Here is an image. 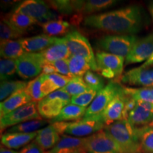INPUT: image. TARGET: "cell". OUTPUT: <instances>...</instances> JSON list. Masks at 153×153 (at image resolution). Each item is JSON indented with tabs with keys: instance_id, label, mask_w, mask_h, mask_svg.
Returning <instances> with one entry per match:
<instances>
[{
	"instance_id": "6da1fadb",
	"label": "cell",
	"mask_w": 153,
	"mask_h": 153,
	"mask_svg": "<svg viewBox=\"0 0 153 153\" xmlns=\"http://www.w3.org/2000/svg\"><path fill=\"white\" fill-rule=\"evenodd\" d=\"M84 24L118 35H135L144 27V14L140 6H128L108 12L89 15L85 18Z\"/></svg>"
},
{
	"instance_id": "7a4b0ae2",
	"label": "cell",
	"mask_w": 153,
	"mask_h": 153,
	"mask_svg": "<svg viewBox=\"0 0 153 153\" xmlns=\"http://www.w3.org/2000/svg\"><path fill=\"white\" fill-rule=\"evenodd\" d=\"M117 143L123 153H141L137 128L128 119H123L107 126L104 128Z\"/></svg>"
},
{
	"instance_id": "3957f363",
	"label": "cell",
	"mask_w": 153,
	"mask_h": 153,
	"mask_svg": "<svg viewBox=\"0 0 153 153\" xmlns=\"http://www.w3.org/2000/svg\"><path fill=\"white\" fill-rule=\"evenodd\" d=\"M139 38L135 35H106L97 41L102 51L123 57H127Z\"/></svg>"
},
{
	"instance_id": "277c9868",
	"label": "cell",
	"mask_w": 153,
	"mask_h": 153,
	"mask_svg": "<svg viewBox=\"0 0 153 153\" xmlns=\"http://www.w3.org/2000/svg\"><path fill=\"white\" fill-rule=\"evenodd\" d=\"M71 55L83 57L94 71L98 72L96 56L89 40L78 30H72L64 37Z\"/></svg>"
},
{
	"instance_id": "5b68a950",
	"label": "cell",
	"mask_w": 153,
	"mask_h": 153,
	"mask_svg": "<svg viewBox=\"0 0 153 153\" xmlns=\"http://www.w3.org/2000/svg\"><path fill=\"white\" fill-rule=\"evenodd\" d=\"M72 97L62 89L55 91L38 102L37 108L42 118L51 119L57 117L65 106L71 103Z\"/></svg>"
},
{
	"instance_id": "8992f818",
	"label": "cell",
	"mask_w": 153,
	"mask_h": 153,
	"mask_svg": "<svg viewBox=\"0 0 153 153\" xmlns=\"http://www.w3.org/2000/svg\"><path fill=\"white\" fill-rule=\"evenodd\" d=\"M12 11L31 17L40 25L55 20L58 15L51 9L48 3L39 0H26L19 3Z\"/></svg>"
},
{
	"instance_id": "52a82bcc",
	"label": "cell",
	"mask_w": 153,
	"mask_h": 153,
	"mask_svg": "<svg viewBox=\"0 0 153 153\" xmlns=\"http://www.w3.org/2000/svg\"><path fill=\"white\" fill-rule=\"evenodd\" d=\"M123 89V86L117 81H111L99 91L97 95L87 108L84 118H93L101 116L111 101Z\"/></svg>"
},
{
	"instance_id": "ba28073f",
	"label": "cell",
	"mask_w": 153,
	"mask_h": 153,
	"mask_svg": "<svg viewBox=\"0 0 153 153\" xmlns=\"http://www.w3.org/2000/svg\"><path fill=\"white\" fill-rule=\"evenodd\" d=\"M96 60L98 66V72L103 77L111 79L120 78L123 71L126 58L111 53L99 51L96 53Z\"/></svg>"
},
{
	"instance_id": "9c48e42d",
	"label": "cell",
	"mask_w": 153,
	"mask_h": 153,
	"mask_svg": "<svg viewBox=\"0 0 153 153\" xmlns=\"http://www.w3.org/2000/svg\"><path fill=\"white\" fill-rule=\"evenodd\" d=\"M37 104L36 102L31 101L1 117L0 118L1 132L7 128H11L29 120H43L38 113Z\"/></svg>"
},
{
	"instance_id": "30bf717a",
	"label": "cell",
	"mask_w": 153,
	"mask_h": 153,
	"mask_svg": "<svg viewBox=\"0 0 153 153\" xmlns=\"http://www.w3.org/2000/svg\"><path fill=\"white\" fill-rule=\"evenodd\" d=\"M86 153H123L117 143L104 129L87 137Z\"/></svg>"
},
{
	"instance_id": "8fae6325",
	"label": "cell",
	"mask_w": 153,
	"mask_h": 153,
	"mask_svg": "<svg viewBox=\"0 0 153 153\" xmlns=\"http://www.w3.org/2000/svg\"><path fill=\"white\" fill-rule=\"evenodd\" d=\"M16 62L17 74L26 79L39 76L45 61L41 53H25L16 59Z\"/></svg>"
},
{
	"instance_id": "7c38bea8",
	"label": "cell",
	"mask_w": 153,
	"mask_h": 153,
	"mask_svg": "<svg viewBox=\"0 0 153 153\" xmlns=\"http://www.w3.org/2000/svg\"><path fill=\"white\" fill-rule=\"evenodd\" d=\"M104 121L102 115L93 118H83L77 121L69 123L65 131L66 135L77 137H84L89 135H93L104 129Z\"/></svg>"
},
{
	"instance_id": "4fadbf2b",
	"label": "cell",
	"mask_w": 153,
	"mask_h": 153,
	"mask_svg": "<svg viewBox=\"0 0 153 153\" xmlns=\"http://www.w3.org/2000/svg\"><path fill=\"white\" fill-rule=\"evenodd\" d=\"M153 53V33L139 38L126 57V65L135 64L147 60Z\"/></svg>"
},
{
	"instance_id": "5bb4252c",
	"label": "cell",
	"mask_w": 153,
	"mask_h": 153,
	"mask_svg": "<svg viewBox=\"0 0 153 153\" xmlns=\"http://www.w3.org/2000/svg\"><path fill=\"white\" fill-rule=\"evenodd\" d=\"M128 99L129 97L124 92L123 87V89L113 99L103 112L102 118L105 126H109L115 122L123 119V111Z\"/></svg>"
},
{
	"instance_id": "9a60e30c",
	"label": "cell",
	"mask_w": 153,
	"mask_h": 153,
	"mask_svg": "<svg viewBox=\"0 0 153 153\" xmlns=\"http://www.w3.org/2000/svg\"><path fill=\"white\" fill-rule=\"evenodd\" d=\"M128 120L134 128H140L153 121V103L137 101L135 108L130 112Z\"/></svg>"
},
{
	"instance_id": "2e32d148",
	"label": "cell",
	"mask_w": 153,
	"mask_h": 153,
	"mask_svg": "<svg viewBox=\"0 0 153 153\" xmlns=\"http://www.w3.org/2000/svg\"><path fill=\"white\" fill-rule=\"evenodd\" d=\"M120 79L132 86L153 87V69H143L140 67L133 68L124 73Z\"/></svg>"
},
{
	"instance_id": "e0dca14e",
	"label": "cell",
	"mask_w": 153,
	"mask_h": 153,
	"mask_svg": "<svg viewBox=\"0 0 153 153\" xmlns=\"http://www.w3.org/2000/svg\"><path fill=\"white\" fill-rule=\"evenodd\" d=\"M87 137H77L62 135L57 144L47 153H86L85 143Z\"/></svg>"
},
{
	"instance_id": "ac0fdd59",
	"label": "cell",
	"mask_w": 153,
	"mask_h": 153,
	"mask_svg": "<svg viewBox=\"0 0 153 153\" xmlns=\"http://www.w3.org/2000/svg\"><path fill=\"white\" fill-rule=\"evenodd\" d=\"M37 136L34 140L44 150L53 149L60 141L62 133L57 122L50 123L46 127L37 131Z\"/></svg>"
},
{
	"instance_id": "d6986e66",
	"label": "cell",
	"mask_w": 153,
	"mask_h": 153,
	"mask_svg": "<svg viewBox=\"0 0 153 153\" xmlns=\"http://www.w3.org/2000/svg\"><path fill=\"white\" fill-rule=\"evenodd\" d=\"M41 54L46 62L65 60L71 56L64 38H55L54 43L45 51L41 52Z\"/></svg>"
},
{
	"instance_id": "ffe728a7",
	"label": "cell",
	"mask_w": 153,
	"mask_h": 153,
	"mask_svg": "<svg viewBox=\"0 0 153 153\" xmlns=\"http://www.w3.org/2000/svg\"><path fill=\"white\" fill-rule=\"evenodd\" d=\"M19 40L25 52L41 53L54 43L55 38L46 34H41L30 38H22Z\"/></svg>"
},
{
	"instance_id": "44dd1931",
	"label": "cell",
	"mask_w": 153,
	"mask_h": 153,
	"mask_svg": "<svg viewBox=\"0 0 153 153\" xmlns=\"http://www.w3.org/2000/svg\"><path fill=\"white\" fill-rule=\"evenodd\" d=\"M2 22L23 35H25L30 28L38 24L35 19L31 17L14 11H11L3 16Z\"/></svg>"
},
{
	"instance_id": "7402d4cb",
	"label": "cell",
	"mask_w": 153,
	"mask_h": 153,
	"mask_svg": "<svg viewBox=\"0 0 153 153\" xmlns=\"http://www.w3.org/2000/svg\"><path fill=\"white\" fill-rule=\"evenodd\" d=\"M37 132L31 133H4L1 135V145L11 150H16L31 143L37 136Z\"/></svg>"
},
{
	"instance_id": "603a6c76",
	"label": "cell",
	"mask_w": 153,
	"mask_h": 153,
	"mask_svg": "<svg viewBox=\"0 0 153 153\" xmlns=\"http://www.w3.org/2000/svg\"><path fill=\"white\" fill-rule=\"evenodd\" d=\"M31 101V99L25 90L19 91L14 94L6 100L1 101L0 104V116H1L0 118Z\"/></svg>"
},
{
	"instance_id": "cb8c5ba5",
	"label": "cell",
	"mask_w": 153,
	"mask_h": 153,
	"mask_svg": "<svg viewBox=\"0 0 153 153\" xmlns=\"http://www.w3.org/2000/svg\"><path fill=\"white\" fill-rule=\"evenodd\" d=\"M87 111L85 107L70 104L62 108L60 114L50 121V123L55 122L77 121L84 118Z\"/></svg>"
},
{
	"instance_id": "d4e9b609",
	"label": "cell",
	"mask_w": 153,
	"mask_h": 153,
	"mask_svg": "<svg viewBox=\"0 0 153 153\" xmlns=\"http://www.w3.org/2000/svg\"><path fill=\"white\" fill-rule=\"evenodd\" d=\"M48 4L51 9L58 11L62 15H71L73 14H81L84 1H68V0H57L50 1Z\"/></svg>"
},
{
	"instance_id": "484cf974",
	"label": "cell",
	"mask_w": 153,
	"mask_h": 153,
	"mask_svg": "<svg viewBox=\"0 0 153 153\" xmlns=\"http://www.w3.org/2000/svg\"><path fill=\"white\" fill-rule=\"evenodd\" d=\"M43 32L50 36H58L67 35L70 33L71 25L66 21L55 19L41 24Z\"/></svg>"
},
{
	"instance_id": "4316f807",
	"label": "cell",
	"mask_w": 153,
	"mask_h": 153,
	"mask_svg": "<svg viewBox=\"0 0 153 153\" xmlns=\"http://www.w3.org/2000/svg\"><path fill=\"white\" fill-rule=\"evenodd\" d=\"M24 50L19 40H11L1 43L0 54L3 59L16 60L24 54Z\"/></svg>"
},
{
	"instance_id": "83f0119b",
	"label": "cell",
	"mask_w": 153,
	"mask_h": 153,
	"mask_svg": "<svg viewBox=\"0 0 153 153\" xmlns=\"http://www.w3.org/2000/svg\"><path fill=\"white\" fill-rule=\"evenodd\" d=\"M136 128L141 153H153V121L148 125Z\"/></svg>"
},
{
	"instance_id": "f1b7e54d",
	"label": "cell",
	"mask_w": 153,
	"mask_h": 153,
	"mask_svg": "<svg viewBox=\"0 0 153 153\" xmlns=\"http://www.w3.org/2000/svg\"><path fill=\"white\" fill-rule=\"evenodd\" d=\"M68 60L69 70L72 77H83L90 70V65L83 57L71 55Z\"/></svg>"
},
{
	"instance_id": "f546056e",
	"label": "cell",
	"mask_w": 153,
	"mask_h": 153,
	"mask_svg": "<svg viewBox=\"0 0 153 153\" xmlns=\"http://www.w3.org/2000/svg\"><path fill=\"white\" fill-rule=\"evenodd\" d=\"M28 82L20 80H7L1 82L0 100L4 101L19 91L25 90Z\"/></svg>"
},
{
	"instance_id": "4dcf8cb0",
	"label": "cell",
	"mask_w": 153,
	"mask_h": 153,
	"mask_svg": "<svg viewBox=\"0 0 153 153\" xmlns=\"http://www.w3.org/2000/svg\"><path fill=\"white\" fill-rule=\"evenodd\" d=\"M50 122L45 120H32L9 128L6 131L8 133H31L37 132Z\"/></svg>"
},
{
	"instance_id": "1f68e13d",
	"label": "cell",
	"mask_w": 153,
	"mask_h": 153,
	"mask_svg": "<svg viewBox=\"0 0 153 153\" xmlns=\"http://www.w3.org/2000/svg\"><path fill=\"white\" fill-rule=\"evenodd\" d=\"M117 1L114 0H89L84 1L81 14H90L105 10L115 5Z\"/></svg>"
},
{
	"instance_id": "d6a6232c",
	"label": "cell",
	"mask_w": 153,
	"mask_h": 153,
	"mask_svg": "<svg viewBox=\"0 0 153 153\" xmlns=\"http://www.w3.org/2000/svg\"><path fill=\"white\" fill-rule=\"evenodd\" d=\"M124 92L136 101L153 103V87L130 88L123 87Z\"/></svg>"
},
{
	"instance_id": "836d02e7",
	"label": "cell",
	"mask_w": 153,
	"mask_h": 153,
	"mask_svg": "<svg viewBox=\"0 0 153 153\" xmlns=\"http://www.w3.org/2000/svg\"><path fill=\"white\" fill-rule=\"evenodd\" d=\"M43 82V74H41L31 81L28 82L25 91L29 96L33 102H39L44 97L41 91L42 84Z\"/></svg>"
},
{
	"instance_id": "e575fe53",
	"label": "cell",
	"mask_w": 153,
	"mask_h": 153,
	"mask_svg": "<svg viewBox=\"0 0 153 153\" xmlns=\"http://www.w3.org/2000/svg\"><path fill=\"white\" fill-rule=\"evenodd\" d=\"M62 89L72 97L79 95L86 91L91 90L89 86L86 84L83 77L72 78V79L69 82L68 85Z\"/></svg>"
},
{
	"instance_id": "d590c367",
	"label": "cell",
	"mask_w": 153,
	"mask_h": 153,
	"mask_svg": "<svg viewBox=\"0 0 153 153\" xmlns=\"http://www.w3.org/2000/svg\"><path fill=\"white\" fill-rule=\"evenodd\" d=\"M17 73L16 60L1 59L0 60V78L1 81H7L9 78Z\"/></svg>"
},
{
	"instance_id": "8d00e7d4",
	"label": "cell",
	"mask_w": 153,
	"mask_h": 153,
	"mask_svg": "<svg viewBox=\"0 0 153 153\" xmlns=\"http://www.w3.org/2000/svg\"><path fill=\"white\" fill-rule=\"evenodd\" d=\"M84 80L91 90L97 91L99 92L105 87L104 80L102 76L90 70L84 76Z\"/></svg>"
},
{
	"instance_id": "74e56055",
	"label": "cell",
	"mask_w": 153,
	"mask_h": 153,
	"mask_svg": "<svg viewBox=\"0 0 153 153\" xmlns=\"http://www.w3.org/2000/svg\"><path fill=\"white\" fill-rule=\"evenodd\" d=\"M97 94H98L97 91L89 90L79 95L74 96L72 97L71 104L86 108V106L91 104Z\"/></svg>"
},
{
	"instance_id": "f35d334b",
	"label": "cell",
	"mask_w": 153,
	"mask_h": 153,
	"mask_svg": "<svg viewBox=\"0 0 153 153\" xmlns=\"http://www.w3.org/2000/svg\"><path fill=\"white\" fill-rule=\"evenodd\" d=\"M24 36L22 33L16 31L14 28H12L9 25L5 24L2 21L0 24V39L1 43L7 41H11L12 39H16Z\"/></svg>"
},
{
	"instance_id": "ab89813d",
	"label": "cell",
	"mask_w": 153,
	"mask_h": 153,
	"mask_svg": "<svg viewBox=\"0 0 153 153\" xmlns=\"http://www.w3.org/2000/svg\"><path fill=\"white\" fill-rule=\"evenodd\" d=\"M46 77L53 82V85L57 87V89H60L64 88L69 83V82L72 79V78L69 76L62 75L58 73H54L52 74H45Z\"/></svg>"
},
{
	"instance_id": "60d3db41",
	"label": "cell",
	"mask_w": 153,
	"mask_h": 153,
	"mask_svg": "<svg viewBox=\"0 0 153 153\" xmlns=\"http://www.w3.org/2000/svg\"><path fill=\"white\" fill-rule=\"evenodd\" d=\"M53 66L55 67L56 72L58 74H62V75L69 76L70 78H73L69 70V65H68V60H60L55 61V62H51Z\"/></svg>"
},
{
	"instance_id": "b9f144b4",
	"label": "cell",
	"mask_w": 153,
	"mask_h": 153,
	"mask_svg": "<svg viewBox=\"0 0 153 153\" xmlns=\"http://www.w3.org/2000/svg\"><path fill=\"white\" fill-rule=\"evenodd\" d=\"M19 153H47V152L41 148L35 140H33L24 147Z\"/></svg>"
},
{
	"instance_id": "7bdbcfd3",
	"label": "cell",
	"mask_w": 153,
	"mask_h": 153,
	"mask_svg": "<svg viewBox=\"0 0 153 153\" xmlns=\"http://www.w3.org/2000/svg\"><path fill=\"white\" fill-rule=\"evenodd\" d=\"M55 72H57L55 67L53 66L51 62H45L43 67V71H42V73L45 74H52L55 73Z\"/></svg>"
},
{
	"instance_id": "ee69618b",
	"label": "cell",
	"mask_w": 153,
	"mask_h": 153,
	"mask_svg": "<svg viewBox=\"0 0 153 153\" xmlns=\"http://www.w3.org/2000/svg\"><path fill=\"white\" fill-rule=\"evenodd\" d=\"M140 67L143 69H150L151 67H153V53H152V55H150L148 60L145 61L142 65Z\"/></svg>"
},
{
	"instance_id": "f6af8a7d",
	"label": "cell",
	"mask_w": 153,
	"mask_h": 153,
	"mask_svg": "<svg viewBox=\"0 0 153 153\" xmlns=\"http://www.w3.org/2000/svg\"><path fill=\"white\" fill-rule=\"evenodd\" d=\"M0 153H19V152L13 150H11V149L5 148L4 146L1 145V149H0Z\"/></svg>"
},
{
	"instance_id": "bcb514c9",
	"label": "cell",
	"mask_w": 153,
	"mask_h": 153,
	"mask_svg": "<svg viewBox=\"0 0 153 153\" xmlns=\"http://www.w3.org/2000/svg\"><path fill=\"white\" fill-rule=\"evenodd\" d=\"M148 10L149 12H150L151 18H152V22H153V1H150L148 4Z\"/></svg>"
}]
</instances>
